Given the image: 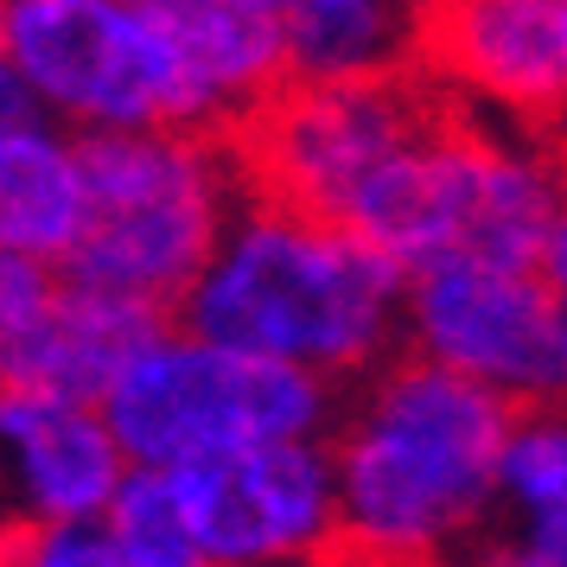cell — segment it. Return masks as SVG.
Returning a JSON list of instances; mask_svg holds the SVG:
<instances>
[{
    "label": "cell",
    "mask_w": 567,
    "mask_h": 567,
    "mask_svg": "<svg viewBox=\"0 0 567 567\" xmlns=\"http://www.w3.org/2000/svg\"><path fill=\"white\" fill-rule=\"evenodd\" d=\"M516 409L421 358L344 389L332 427V567H453L497 529V465Z\"/></svg>",
    "instance_id": "cell-1"
},
{
    "label": "cell",
    "mask_w": 567,
    "mask_h": 567,
    "mask_svg": "<svg viewBox=\"0 0 567 567\" xmlns=\"http://www.w3.org/2000/svg\"><path fill=\"white\" fill-rule=\"evenodd\" d=\"M402 268H389L344 224L249 198L173 326L236 358L358 389L402 358Z\"/></svg>",
    "instance_id": "cell-2"
},
{
    "label": "cell",
    "mask_w": 567,
    "mask_h": 567,
    "mask_svg": "<svg viewBox=\"0 0 567 567\" xmlns=\"http://www.w3.org/2000/svg\"><path fill=\"white\" fill-rule=\"evenodd\" d=\"M567 147L465 109H440L434 128L363 192L344 230L370 243L402 281L434 261L542 268V243L561 205Z\"/></svg>",
    "instance_id": "cell-3"
},
{
    "label": "cell",
    "mask_w": 567,
    "mask_h": 567,
    "mask_svg": "<svg viewBox=\"0 0 567 567\" xmlns=\"http://www.w3.org/2000/svg\"><path fill=\"white\" fill-rule=\"evenodd\" d=\"M90 236L64 281L179 319L249 185L224 134H83Z\"/></svg>",
    "instance_id": "cell-4"
},
{
    "label": "cell",
    "mask_w": 567,
    "mask_h": 567,
    "mask_svg": "<svg viewBox=\"0 0 567 567\" xmlns=\"http://www.w3.org/2000/svg\"><path fill=\"white\" fill-rule=\"evenodd\" d=\"M0 58L71 134H217L173 0H0Z\"/></svg>",
    "instance_id": "cell-5"
},
{
    "label": "cell",
    "mask_w": 567,
    "mask_h": 567,
    "mask_svg": "<svg viewBox=\"0 0 567 567\" xmlns=\"http://www.w3.org/2000/svg\"><path fill=\"white\" fill-rule=\"evenodd\" d=\"M344 389L287 363L236 358L185 326L147 338L103 395L109 434L122 440L134 472H185L198 460L281 446V440H332Z\"/></svg>",
    "instance_id": "cell-6"
},
{
    "label": "cell",
    "mask_w": 567,
    "mask_h": 567,
    "mask_svg": "<svg viewBox=\"0 0 567 567\" xmlns=\"http://www.w3.org/2000/svg\"><path fill=\"white\" fill-rule=\"evenodd\" d=\"M440 109L446 96L421 71L389 83H287L230 134V147L249 198L344 224L377 173L434 128Z\"/></svg>",
    "instance_id": "cell-7"
},
{
    "label": "cell",
    "mask_w": 567,
    "mask_h": 567,
    "mask_svg": "<svg viewBox=\"0 0 567 567\" xmlns=\"http://www.w3.org/2000/svg\"><path fill=\"white\" fill-rule=\"evenodd\" d=\"M402 351L491 389L511 409L567 395V307L542 268L434 261L409 275Z\"/></svg>",
    "instance_id": "cell-8"
},
{
    "label": "cell",
    "mask_w": 567,
    "mask_h": 567,
    "mask_svg": "<svg viewBox=\"0 0 567 567\" xmlns=\"http://www.w3.org/2000/svg\"><path fill=\"white\" fill-rule=\"evenodd\" d=\"M205 567H332L338 478L326 440H281L166 472Z\"/></svg>",
    "instance_id": "cell-9"
},
{
    "label": "cell",
    "mask_w": 567,
    "mask_h": 567,
    "mask_svg": "<svg viewBox=\"0 0 567 567\" xmlns=\"http://www.w3.org/2000/svg\"><path fill=\"white\" fill-rule=\"evenodd\" d=\"M421 78L465 115L567 134V0H446L421 27Z\"/></svg>",
    "instance_id": "cell-10"
},
{
    "label": "cell",
    "mask_w": 567,
    "mask_h": 567,
    "mask_svg": "<svg viewBox=\"0 0 567 567\" xmlns=\"http://www.w3.org/2000/svg\"><path fill=\"white\" fill-rule=\"evenodd\" d=\"M128 472L96 402L0 389V529L103 523Z\"/></svg>",
    "instance_id": "cell-11"
},
{
    "label": "cell",
    "mask_w": 567,
    "mask_h": 567,
    "mask_svg": "<svg viewBox=\"0 0 567 567\" xmlns=\"http://www.w3.org/2000/svg\"><path fill=\"white\" fill-rule=\"evenodd\" d=\"M173 326L166 312L96 293V287H71L58 293L45 326L13 338L0 351V389H32V395H71V402H96L103 409L109 383L122 377V363Z\"/></svg>",
    "instance_id": "cell-12"
},
{
    "label": "cell",
    "mask_w": 567,
    "mask_h": 567,
    "mask_svg": "<svg viewBox=\"0 0 567 567\" xmlns=\"http://www.w3.org/2000/svg\"><path fill=\"white\" fill-rule=\"evenodd\" d=\"M173 27L224 141L293 83L287 0H173Z\"/></svg>",
    "instance_id": "cell-13"
},
{
    "label": "cell",
    "mask_w": 567,
    "mask_h": 567,
    "mask_svg": "<svg viewBox=\"0 0 567 567\" xmlns=\"http://www.w3.org/2000/svg\"><path fill=\"white\" fill-rule=\"evenodd\" d=\"M90 236V173L83 134L32 115L0 134V249L45 268H71Z\"/></svg>",
    "instance_id": "cell-14"
},
{
    "label": "cell",
    "mask_w": 567,
    "mask_h": 567,
    "mask_svg": "<svg viewBox=\"0 0 567 567\" xmlns=\"http://www.w3.org/2000/svg\"><path fill=\"white\" fill-rule=\"evenodd\" d=\"M427 7L395 0H287L293 83H389L421 71Z\"/></svg>",
    "instance_id": "cell-15"
},
{
    "label": "cell",
    "mask_w": 567,
    "mask_h": 567,
    "mask_svg": "<svg viewBox=\"0 0 567 567\" xmlns=\"http://www.w3.org/2000/svg\"><path fill=\"white\" fill-rule=\"evenodd\" d=\"M497 529L536 561L567 567V402L516 409L497 465Z\"/></svg>",
    "instance_id": "cell-16"
},
{
    "label": "cell",
    "mask_w": 567,
    "mask_h": 567,
    "mask_svg": "<svg viewBox=\"0 0 567 567\" xmlns=\"http://www.w3.org/2000/svg\"><path fill=\"white\" fill-rule=\"evenodd\" d=\"M103 536L109 567H205L166 472H128L122 497L103 516Z\"/></svg>",
    "instance_id": "cell-17"
},
{
    "label": "cell",
    "mask_w": 567,
    "mask_h": 567,
    "mask_svg": "<svg viewBox=\"0 0 567 567\" xmlns=\"http://www.w3.org/2000/svg\"><path fill=\"white\" fill-rule=\"evenodd\" d=\"M58 293H64V275H58V268L0 249V351H7L13 338H27L32 326H45L52 307H58Z\"/></svg>",
    "instance_id": "cell-18"
},
{
    "label": "cell",
    "mask_w": 567,
    "mask_h": 567,
    "mask_svg": "<svg viewBox=\"0 0 567 567\" xmlns=\"http://www.w3.org/2000/svg\"><path fill=\"white\" fill-rule=\"evenodd\" d=\"M0 567H109V536H103V523L0 529Z\"/></svg>",
    "instance_id": "cell-19"
},
{
    "label": "cell",
    "mask_w": 567,
    "mask_h": 567,
    "mask_svg": "<svg viewBox=\"0 0 567 567\" xmlns=\"http://www.w3.org/2000/svg\"><path fill=\"white\" fill-rule=\"evenodd\" d=\"M453 567H548V561H536V555H529L523 542H511L504 529H491V536H478Z\"/></svg>",
    "instance_id": "cell-20"
},
{
    "label": "cell",
    "mask_w": 567,
    "mask_h": 567,
    "mask_svg": "<svg viewBox=\"0 0 567 567\" xmlns=\"http://www.w3.org/2000/svg\"><path fill=\"white\" fill-rule=\"evenodd\" d=\"M542 281L561 293L567 307V179H561V205H555V224H548V243H542Z\"/></svg>",
    "instance_id": "cell-21"
},
{
    "label": "cell",
    "mask_w": 567,
    "mask_h": 567,
    "mask_svg": "<svg viewBox=\"0 0 567 567\" xmlns=\"http://www.w3.org/2000/svg\"><path fill=\"white\" fill-rule=\"evenodd\" d=\"M39 109H32V96H27V83L7 71V58H0V134L7 128H20V122H32Z\"/></svg>",
    "instance_id": "cell-22"
},
{
    "label": "cell",
    "mask_w": 567,
    "mask_h": 567,
    "mask_svg": "<svg viewBox=\"0 0 567 567\" xmlns=\"http://www.w3.org/2000/svg\"><path fill=\"white\" fill-rule=\"evenodd\" d=\"M561 147H567V134H561Z\"/></svg>",
    "instance_id": "cell-23"
},
{
    "label": "cell",
    "mask_w": 567,
    "mask_h": 567,
    "mask_svg": "<svg viewBox=\"0 0 567 567\" xmlns=\"http://www.w3.org/2000/svg\"><path fill=\"white\" fill-rule=\"evenodd\" d=\"M561 402H567V395H561Z\"/></svg>",
    "instance_id": "cell-24"
}]
</instances>
